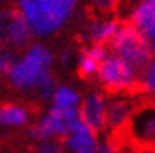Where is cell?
Returning <instances> with one entry per match:
<instances>
[{"instance_id": "cell-6", "label": "cell", "mask_w": 155, "mask_h": 153, "mask_svg": "<svg viewBox=\"0 0 155 153\" xmlns=\"http://www.w3.org/2000/svg\"><path fill=\"white\" fill-rule=\"evenodd\" d=\"M124 143L138 150H155V102L140 100L122 134Z\"/></svg>"}, {"instance_id": "cell-13", "label": "cell", "mask_w": 155, "mask_h": 153, "mask_svg": "<svg viewBox=\"0 0 155 153\" xmlns=\"http://www.w3.org/2000/svg\"><path fill=\"white\" fill-rule=\"evenodd\" d=\"M33 110L22 102H4L0 103V129L17 131L33 124Z\"/></svg>"}, {"instance_id": "cell-19", "label": "cell", "mask_w": 155, "mask_h": 153, "mask_svg": "<svg viewBox=\"0 0 155 153\" xmlns=\"http://www.w3.org/2000/svg\"><path fill=\"white\" fill-rule=\"evenodd\" d=\"M91 7H93V11L97 16H114L112 12H114V9H116V4L114 2H93L91 4Z\"/></svg>"}, {"instance_id": "cell-5", "label": "cell", "mask_w": 155, "mask_h": 153, "mask_svg": "<svg viewBox=\"0 0 155 153\" xmlns=\"http://www.w3.org/2000/svg\"><path fill=\"white\" fill-rule=\"evenodd\" d=\"M109 50L122 60H126L127 64L136 67L138 71L143 69L147 62L155 55V48L147 40V36L126 21H122L117 34L109 45Z\"/></svg>"}, {"instance_id": "cell-15", "label": "cell", "mask_w": 155, "mask_h": 153, "mask_svg": "<svg viewBox=\"0 0 155 153\" xmlns=\"http://www.w3.org/2000/svg\"><path fill=\"white\" fill-rule=\"evenodd\" d=\"M83 95L84 93H81L71 83H59L48 105L64 110H79V105L83 102Z\"/></svg>"}, {"instance_id": "cell-12", "label": "cell", "mask_w": 155, "mask_h": 153, "mask_svg": "<svg viewBox=\"0 0 155 153\" xmlns=\"http://www.w3.org/2000/svg\"><path fill=\"white\" fill-rule=\"evenodd\" d=\"M100 139V132L81 122L74 131H71L62 139L61 146L64 153H97Z\"/></svg>"}, {"instance_id": "cell-1", "label": "cell", "mask_w": 155, "mask_h": 153, "mask_svg": "<svg viewBox=\"0 0 155 153\" xmlns=\"http://www.w3.org/2000/svg\"><path fill=\"white\" fill-rule=\"evenodd\" d=\"M55 64V50L45 41L35 40L24 50L11 54L4 77L12 91L19 95H33L41 102L50 103L59 84L54 76Z\"/></svg>"}, {"instance_id": "cell-4", "label": "cell", "mask_w": 155, "mask_h": 153, "mask_svg": "<svg viewBox=\"0 0 155 153\" xmlns=\"http://www.w3.org/2000/svg\"><path fill=\"white\" fill-rule=\"evenodd\" d=\"M140 71L109 50L95 81L107 95H138Z\"/></svg>"}, {"instance_id": "cell-3", "label": "cell", "mask_w": 155, "mask_h": 153, "mask_svg": "<svg viewBox=\"0 0 155 153\" xmlns=\"http://www.w3.org/2000/svg\"><path fill=\"white\" fill-rule=\"evenodd\" d=\"M81 122L79 110H64L48 105L38 117H35L33 124L28 127V136L35 145L59 143Z\"/></svg>"}, {"instance_id": "cell-9", "label": "cell", "mask_w": 155, "mask_h": 153, "mask_svg": "<svg viewBox=\"0 0 155 153\" xmlns=\"http://www.w3.org/2000/svg\"><path fill=\"white\" fill-rule=\"evenodd\" d=\"M121 24L122 19H119L117 16H97V14H93L84 21L83 28L79 31V40L84 45L109 47L119 31Z\"/></svg>"}, {"instance_id": "cell-20", "label": "cell", "mask_w": 155, "mask_h": 153, "mask_svg": "<svg viewBox=\"0 0 155 153\" xmlns=\"http://www.w3.org/2000/svg\"><path fill=\"white\" fill-rule=\"evenodd\" d=\"M33 153H64V150H62L61 143L52 141V143H41V145H36Z\"/></svg>"}, {"instance_id": "cell-11", "label": "cell", "mask_w": 155, "mask_h": 153, "mask_svg": "<svg viewBox=\"0 0 155 153\" xmlns=\"http://www.w3.org/2000/svg\"><path fill=\"white\" fill-rule=\"evenodd\" d=\"M124 21L147 36L155 48V0H140L127 9Z\"/></svg>"}, {"instance_id": "cell-14", "label": "cell", "mask_w": 155, "mask_h": 153, "mask_svg": "<svg viewBox=\"0 0 155 153\" xmlns=\"http://www.w3.org/2000/svg\"><path fill=\"white\" fill-rule=\"evenodd\" d=\"M107 54H109V47H102V45H84L81 50H78L76 64H74L78 76L81 79H95Z\"/></svg>"}, {"instance_id": "cell-10", "label": "cell", "mask_w": 155, "mask_h": 153, "mask_svg": "<svg viewBox=\"0 0 155 153\" xmlns=\"http://www.w3.org/2000/svg\"><path fill=\"white\" fill-rule=\"evenodd\" d=\"M107 107H109V95L93 88L83 95V102L79 105V117L83 124L95 129L97 132H104L107 129Z\"/></svg>"}, {"instance_id": "cell-16", "label": "cell", "mask_w": 155, "mask_h": 153, "mask_svg": "<svg viewBox=\"0 0 155 153\" xmlns=\"http://www.w3.org/2000/svg\"><path fill=\"white\" fill-rule=\"evenodd\" d=\"M138 96L141 100L155 102V55L147 62L143 69H140Z\"/></svg>"}, {"instance_id": "cell-17", "label": "cell", "mask_w": 155, "mask_h": 153, "mask_svg": "<svg viewBox=\"0 0 155 153\" xmlns=\"http://www.w3.org/2000/svg\"><path fill=\"white\" fill-rule=\"evenodd\" d=\"M97 153H124V139L119 136L107 134L100 139Z\"/></svg>"}, {"instance_id": "cell-2", "label": "cell", "mask_w": 155, "mask_h": 153, "mask_svg": "<svg viewBox=\"0 0 155 153\" xmlns=\"http://www.w3.org/2000/svg\"><path fill=\"white\" fill-rule=\"evenodd\" d=\"M16 7L24 17L33 40L43 41L71 24L79 4L76 0H17Z\"/></svg>"}, {"instance_id": "cell-22", "label": "cell", "mask_w": 155, "mask_h": 153, "mask_svg": "<svg viewBox=\"0 0 155 153\" xmlns=\"http://www.w3.org/2000/svg\"><path fill=\"white\" fill-rule=\"evenodd\" d=\"M136 151V150H134ZM136 153H155V150H138Z\"/></svg>"}, {"instance_id": "cell-21", "label": "cell", "mask_w": 155, "mask_h": 153, "mask_svg": "<svg viewBox=\"0 0 155 153\" xmlns=\"http://www.w3.org/2000/svg\"><path fill=\"white\" fill-rule=\"evenodd\" d=\"M9 57H11V52H5V50L0 47V77L5 76L7 64H9Z\"/></svg>"}, {"instance_id": "cell-18", "label": "cell", "mask_w": 155, "mask_h": 153, "mask_svg": "<svg viewBox=\"0 0 155 153\" xmlns=\"http://www.w3.org/2000/svg\"><path fill=\"white\" fill-rule=\"evenodd\" d=\"M57 55V64L61 67H74L76 64V57H78V52L72 47H64L61 48L59 52H55Z\"/></svg>"}, {"instance_id": "cell-8", "label": "cell", "mask_w": 155, "mask_h": 153, "mask_svg": "<svg viewBox=\"0 0 155 153\" xmlns=\"http://www.w3.org/2000/svg\"><path fill=\"white\" fill-rule=\"evenodd\" d=\"M140 96L136 93L131 95H109L107 107V134L122 138L134 110L140 103Z\"/></svg>"}, {"instance_id": "cell-7", "label": "cell", "mask_w": 155, "mask_h": 153, "mask_svg": "<svg viewBox=\"0 0 155 153\" xmlns=\"http://www.w3.org/2000/svg\"><path fill=\"white\" fill-rule=\"evenodd\" d=\"M35 41L28 24L16 5H0V47L17 54Z\"/></svg>"}]
</instances>
